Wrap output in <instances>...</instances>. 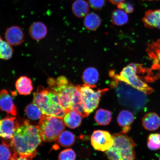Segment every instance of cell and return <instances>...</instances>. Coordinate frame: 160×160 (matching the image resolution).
I'll return each instance as SVG.
<instances>
[{
  "instance_id": "cell-18",
  "label": "cell",
  "mask_w": 160,
  "mask_h": 160,
  "mask_svg": "<svg viewBox=\"0 0 160 160\" xmlns=\"http://www.w3.org/2000/svg\"><path fill=\"white\" fill-rule=\"evenodd\" d=\"M65 125L71 129H75L81 125L82 116L75 111L71 110L66 113L63 119Z\"/></svg>"
},
{
  "instance_id": "cell-23",
  "label": "cell",
  "mask_w": 160,
  "mask_h": 160,
  "mask_svg": "<svg viewBox=\"0 0 160 160\" xmlns=\"http://www.w3.org/2000/svg\"><path fill=\"white\" fill-rule=\"evenodd\" d=\"M58 143L62 147H71L75 143V136L71 132L66 131L62 132L57 139Z\"/></svg>"
},
{
  "instance_id": "cell-34",
  "label": "cell",
  "mask_w": 160,
  "mask_h": 160,
  "mask_svg": "<svg viewBox=\"0 0 160 160\" xmlns=\"http://www.w3.org/2000/svg\"><path fill=\"white\" fill-rule=\"evenodd\" d=\"M32 158H29L19 157L13 159L12 160H32Z\"/></svg>"
},
{
  "instance_id": "cell-26",
  "label": "cell",
  "mask_w": 160,
  "mask_h": 160,
  "mask_svg": "<svg viewBox=\"0 0 160 160\" xmlns=\"http://www.w3.org/2000/svg\"><path fill=\"white\" fill-rule=\"evenodd\" d=\"M18 156L11 147L4 142L0 144V160H12L17 158Z\"/></svg>"
},
{
  "instance_id": "cell-2",
  "label": "cell",
  "mask_w": 160,
  "mask_h": 160,
  "mask_svg": "<svg viewBox=\"0 0 160 160\" xmlns=\"http://www.w3.org/2000/svg\"><path fill=\"white\" fill-rule=\"evenodd\" d=\"M33 103L37 105L44 114L63 119L66 112L60 105L58 97L55 91L39 86L33 93Z\"/></svg>"
},
{
  "instance_id": "cell-1",
  "label": "cell",
  "mask_w": 160,
  "mask_h": 160,
  "mask_svg": "<svg viewBox=\"0 0 160 160\" xmlns=\"http://www.w3.org/2000/svg\"><path fill=\"white\" fill-rule=\"evenodd\" d=\"M42 139L37 126L24 122L16 130L11 143L7 144L19 157L33 158L37 154V149Z\"/></svg>"
},
{
  "instance_id": "cell-5",
  "label": "cell",
  "mask_w": 160,
  "mask_h": 160,
  "mask_svg": "<svg viewBox=\"0 0 160 160\" xmlns=\"http://www.w3.org/2000/svg\"><path fill=\"white\" fill-rule=\"evenodd\" d=\"M138 65V64L131 63L124 68L120 75H115L113 72H111L110 74L113 78L128 84L146 95L151 94L153 89L137 75Z\"/></svg>"
},
{
  "instance_id": "cell-24",
  "label": "cell",
  "mask_w": 160,
  "mask_h": 160,
  "mask_svg": "<svg viewBox=\"0 0 160 160\" xmlns=\"http://www.w3.org/2000/svg\"><path fill=\"white\" fill-rule=\"evenodd\" d=\"M127 14L123 10L119 9L115 10L111 16L113 24L118 26H122L127 24L129 21Z\"/></svg>"
},
{
  "instance_id": "cell-4",
  "label": "cell",
  "mask_w": 160,
  "mask_h": 160,
  "mask_svg": "<svg viewBox=\"0 0 160 160\" xmlns=\"http://www.w3.org/2000/svg\"><path fill=\"white\" fill-rule=\"evenodd\" d=\"M37 127L42 140L47 142L56 141L66 127L62 119L45 114L39 119Z\"/></svg>"
},
{
  "instance_id": "cell-17",
  "label": "cell",
  "mask_w": 160,
  "mask_h": 160,
  "mask_svg": "<svg viewBox=\"0 0 160 160\" xmlns=\"http://www.w3.org/2000/svg\"><path fill=\"white\" fill-rule=\"evenodd\" d=\"M46 26L41 22H36L32 24L29 28L30 36L33 39L40 40L44 38L47 34Z\"/></svg>"
},
{
  "instance_id": "cell-10",
  "label": "cell",
  "mask_w": 160,
  "mask_h": 160,
  "mask_svg": "<svg viewBox=\"0 0 160 160\" xmlns=\"http://www.w3.org/2000/svg\"><path fill=\"white\" fill-rule=\"evenodd\" d=\"M20 126L16 118L8 116L0 121V137L5 139H11Z\"/></svg>"
},
{
  "instance_id": "cell-12",
  "label": "cell",
  "mask_w": 160,
  "mask_h": 160,
  "mask_svg": "<svg viewBox=\"0 0 160 160\" xmlns=\"http://www.w3.org/2000/svg\"><path fill=\"white\" fill-rule=\"evenodd\" d=\"M0 109L9 114L15 116L17 115V108L12 97L6 89L0 91Z\"/></svg>"
},
{
  "instance_id": "cell-9",
  "label": "cell",
  "mask_w": 160,
  "mask_h": 160,
  "mask_svg": "<svg viewBox=\"0 0 160 160\" xmlns=\"http://www.w3.org/2000/svg\"><path fill=\"white\" fill-rule=\"evenodd\" d=\"M91 143L95 149L99 151H106L113 145V136L108 132L96 130L92 135Z\"/></svg>"
},
{
  "instance_id": "cell-25",
  "label": "cell",
  "mask_w": 160,
  "mask_h": 160,
  "mask_svg": "<svg viewBox=\"0 0 160 160\" xmlns=\"http://www.w3.org/2000/svg\"><path fill=\"white\" fill-rule=\"evenodd\" d=\"M25 112L30 119L34 121L40 119L44 115L39 108L33 103L29 104L26 107Z\"/></svg>"
},
{
  "instance_id": "cell-29",
  "label": "cell",
  "mask_w": 160,
  "mask_h": 160,
  "mask_svg": "<svg viewBox=\"0 0 160 160\" xmlns=\"http://www.w3.org/2000/svg\"><path fill=\"white\" fill-rule=\"evenodd\" d=\"M76 157L75 152L73 149H68L60 153L58 160H75Z\"/></svg>"
},
{
  "instance_id": "cell-6",
  "label": "cell",
  "mask_w": 160,
  "mask_h": 160,
  "mask_svg": "<svg viewBox=\"0 0 160 160\" xmlns=\"http://www.w3.org/2000/svg\"><path fill=\"white\" fill-rule=\"evenodd\" d=\"M84 107L89 115L97 108L99 105L100 99L104 93L108 89H104L95 91L93 89L96 86L85 84L78 86Z\"/></svg>"
},
{
  "instance_id": "cell-19",
  "label": "cell",
  "mask_w": 160,
  "mask_h": 160,
  "mask_svg": "<svg viewBox=\"0 0 160 160\" xmlns=\"http://www.w3.org/2000/svg\"><path fill=\"white\" fill-rule=\"evenodd\" d=\"M72 10L76 17L82 18L89 13V5L85 0H76L72 5Z\"/></svg>"
},
{
  "instance_id": "cell-36",
  "label": "cell",
  "mask_w": 160,
  "mask_h": 160,
  "mask_svg": "<svg viewBox=\"0 0 160 160\" xmlns=\"http://www.w3.org/2000/svg\"><path fill=\"white\" fill-rule=\"evenodd\" d=\"M159 160H160V156H159Z\"/></svg>"
},
{
  "instance_id": "cell-22",
  "label": "cell",
  "mask_w": 160,
  "mask_h": 160,
  "mask_svg": "<svg viewBox=\"0 0 160 160\" xmlns=\"http://www.w3.org/2000/svg\"><path fill=\"white\" fill-rule=\"evenodd\" d=\"M94 119L98 124L102 126L109 125L112 119L111 112L108 110L100 109L96 112Z\"/></svg>"
},
{
  "instance_id": "cell-21",
  "label": "cell",
  "mask_w": 160,
  "mask_h": 160,
  "mask_svg": "<svg viewBox=\"0 0 160 160\" xmlns=\"http://www.w3.org/2000/svg\"><path fill=\"white\" fill-rule=\"evenodd\" d=\"M99 74L98 70L93 67L86 69L83 73L82 78L86 84L94 85L98 81Z\"/></svg>"
},
{
  "instance_id": "cell-8",
  "label": "cell",
  "mask_w": 160,
  "mask_h": 160,
  "mask_svg": "<svg viewBox=\"0 0 160 160\" xmlns=\"http://www.w3.org/2000/svg\"><path fill=\"white\" fill-rule=\"evenodd\" d=\"M147 52L153 63L151 69H148L146 79L153 82L160 78V39L148 45Z\"/></svg>"
},
{
  "instance_id": "cell-13",
  "label": "cell",
  "mask_w": 160,
  "mask_h": 160,
  "mask_svg": "<svg viewBox=\"0 0 160 160\" xmlns=\"http://www.w3.org/2000/svg\"><path fill=\"white\" fill-rule=\"evenodd\" d=\"M134 120V116L131 111L123 110L120 112L117 118V122L122 128V133L125 134L131 131V126Z\"/></svg>"
},
{
  "instance_id": "cell-3",
  "label": "cell",
  "mask_w": 160,
  "mask_h": 160,
  "mask_svg": "<svg viewBox=\"0 0 160 160\" xmlns=\"http://www.w3.org/2000/svg\"><path fill=\"white\" fill-rule=\"evenodd\" d=\"M114 78L111 87L115 89L121 105L138 111L144 107L147 102L146 94L123 82Z\"/></svg>"
},
{
  "instance_id": "cell-32",
  "label": "cell",
  "mask_w": 160,
  "mask_h": 160,
  "mask_svg": "<svg viewBox=\"0 0 160 160\" xmlns=\"http://www.w3.org/2000/svg\"><path fill=\"white\" fill-rule=\"evenodd\" d=\"M117 6L118 8L123 10L127 13H131L134 11L133 6L130 3L123 2Z\"/></svg>"
},
{
  "instance_id": "cell-11",
  "label": "cell",
  "mask_w": 160,
  "mask_h": 160,
  "mask_svg": "<svg viewBox=\"0 0 160 160\" xmlns=\"http://www.w3.org/2000/svg\"><path fill=\"white\" fill-rule=\"evenodd\" d=\"M6 42L10 45L18 46L22 44L24 41V35L21 28L12 26L6 30L5 35Z\"/></svg>"
},
{
  "instance_id": "cell-20",
  "label": "cell",
  "mask_w": 160,
  "mask_h": 160,
  "mask_svg": "<svg viewBox=\"0 0 160 160\" xmlns=\"http://www.w3.org/2000/svg\"><path fill=\"white\" fill-rule=\"evenodd\" d=\"M99 16L95 13H89L85 17L84 25L87 29L93 31L97 30L101 24Z\"/></svg>"
},
{
  "instance_id": "cell-14",
  "label": "cell",
  "mask_w": 160,
  "mask_h": 160,
  "mask_svg": "<svg viewBox=\"0 0 160 160\" xmlns=\"http://www.w3.org/2000/svg\"><path fill=\"white\" fill-rule=\"evenodd\" d=\"M142 21L146 27L160 30V9L146 11Z\"/></svg>"
},
{
  "instance_id": "cell-16",
  "label": "cell",
  "mask_w": 160,
  "mask_h": 160,
  "mask_svg": "<svg viewBox=\"0 0 160 160\" xmlns=\"http://www.w3.org/2000/svg\"><path fill=\"white\" fill-rule=\"evenodd\" d=\"M15 87L18 92L22 95H30L33 89L31 79L26 76H22L17 80Z\"/></svg>"
},
{
  "instance_id": "cell-35",
  "label": "cell",
  "mask_w": 160,
  "mask_h": 160,
  "mask_svg": "<svg viewBox=\"0 0 160 160\" xmlns=\"http://www.w3.org/2000/svg\"><path fill=\"white\" fill-rule=\"evenodd\" d=\"M144 1H154V0H144ZM156 1H158V0H156Z\"/></svg>"
},
{
  "instance_id": "cell-28",
  "label": "cell",
  "mask_w": 160,
  "mask_h": 160,
  "mask_svg": "<svg viewBox=\"0 0 160 160\" xmlns=\"http://www.w3.org/2000/svg\"><path fill=\"white\" fill-rule=\"evenodd\" d=\"M147 147L153 151L160 149V133L151 134L147 139Z\"/></svg>"
},
{
  "instance_id": "cell-7",
  "label": "cell",
  "mask_w": 160,
  "mask_h": 160,
  "mask_svg": "<svg viewBox=\"0 0 160 160\" xmlns=\"http://www.w3.org/2000/svg\"><path fill=\"white\" fill-rule=\"evenodd\" d=\"M113 138V146L117 149L121 160H135L136 144L133 140L122 133L115 134Z\"/></svg>"
},
{
  "instance_id": "cell-30",
  "label": "cell",
  "mask_w": 160,
  "mask_h": 160,
  "mask_svg": "<svg viewBox=\"0 0 160 160\" xmlns=\"http://www.w3.org/2000/svg\"><path fill=\"white\" fill-rule=\"evenodd\" d=\"M105 154L109 160H121L117 149L113 146L105 152Z\"/></svg>"
},
{
  "instance_id": "cell-33",
  "label": "cell",
  "mask_w": 160,
  "mask_h": 160,
  "mask_svg": "<svg viewBox=\"0 0 160 160\" xmlns=\"http://www.w3.org/2000/svg\"><path fill=\"white\" fill-rule=\"evenodd\" d=\"M113 4L118 5L119 3L124 2L125 0H109Z\"/></svg>"
},
{
  "instance_id": "cell-31",
  "label": "cell",
  "mask_w": 160,
  "mask_h": 160,
  "mask_svg": "<svg viewBox=\"0 0 160 160\" xmlns=\"http://www.w3.org/2000/svg\"><path fill=\"white\" fill-rule=\"evenodd\" d=\"M91 7L93 9L99 10L102 8L106 3V0H89Z\"/></svg>"
},
{
  "instance_id": "cell-15",
  "label": "cell",
  "mask_w": 160,
  "mask_h": 160,
  "mask_svg": "<svg viewBox=\"0 0 160 160\" xmlns=\"http://www.w3.org/2000/svg\"><path fill=\"white\" fill-rule=\"evenodd\" d=\"M142 122L143 127L148 131H155L160 127V116L154 112L146 114Z\"/></svg>"
},
{
  "instance_id": "cell-27",
  "label": "cell",
  "mask_w": 160,
  "mask_h": 160,
  "mask_svg": "<svg viewBox=\"0 0 160 160\" xmlns=\"http://www.w3.org/2000/svg\"><path fill=\"white\" fill-rule=\"evenodd\" d=\"M13 49L7 42L2 39L0 36V58L8 60L12 56Z\"/></svg>"
}]
</instances>
